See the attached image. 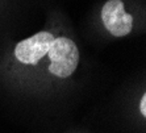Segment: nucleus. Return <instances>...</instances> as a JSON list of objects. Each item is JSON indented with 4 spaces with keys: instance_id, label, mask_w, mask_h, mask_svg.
Instances as JSON below:
<instances>
[{
    "instance_id": "20e7f679",
    "label": "nucleus",
    "mask_w": 146,
    "mask_h": 133,
    "mask_svg": "<svg viewBox=\"0 0 146 133\" xmlns=\"http://www.w3.org/2000/svg\"><path fill=\"white\" fill-rule=\"evenodd\" d=\"M139 109H141V113L143 116H146V95H143L141 102H139Z\"/></svg>"
},
{
    "instance_id": "f03ea898",
    "label": "nucleus",
    "mask_w": 146,
    "mask_h": 133,
    "mask_svg": "<svg viewBox=\"0 0 146 133\" xmlns=\"http://www.w3.org/2000/svg\"><path fill=\"white\" fill-rule=\"evenodd\" d=\"M54 36L49 32H40L29 38H25L16 45L15 55L23 63L36 65L42 57L48 54Z\"/></svg>"
},
{
    "instance_id": "f257e3e1",
    "label": "nucleus",
    "mask_w": 146,
    "mask_h": 133,
    "mask_svg": "<svg viewBox=\"0 0 146 133\" xmlns=\"http://www.w3.org/2000/svg\"><path fill=\"white\" fill-rule=\"evenodd\" d=\"M48 55L51 63L49 66L51 74L59 78H67L76 70L79 63V50L74 41L66 37L54 38Z\"/></svg>"
},
{
    "instance_id": "7ed1b4c3",
    "label": "nucleus",
    "mask_w": 146,
    "mask_h": 133,
    "mask_svg": "<svg viewBox=\"0 0 146 133\" xmlns=\"http://www.w3.org/2000/svg\"><path fill=\"white\" fill-rule=\"evenodd\" d=\"M102 20L107 31L116 37L128 36L133 28V17L125 12L121 0H108L103 5Z\"/></svg>"
}]
</instances>
